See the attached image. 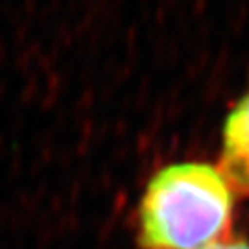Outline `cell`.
I'll return each mask as SVG.
<instances>
[{
    "label": "cell",
    "mask_w": 249,
    "mask_h": 249,
    "mask_svg": "<svg viewBox=\"0 0 249 249\" xmlns=\"http://www.w3.org/2000/svg\"><path fill=\"white\" fill-rule=\"evenodd\" d=\"M232 209L234 192L216 164H166L144 188L139 244L144 249H205L229 238Z\"/></svg>",
    "instance_id": "cell-1"
},
{
    "label": "cell",
    "mask_w": 249,
    "mask_h": 249,
    "mask_svg": "<svg viewBox=\"0 0 249 249\" xmlns=\"http://www.w3.org/2000/svg\"><path fill=\"white\" fill-rule=\"evenodd\" d=\"M218 168L234 194L249 196V92L225 116Z\"/></svg>",
    "instance_id": "cell-2"
},
{
    "label": "cell",
    "mask_w": 249,
    "mask_h": 249,
    "mask_svg": "<svg viewBox=\"0 0 249 249\" xmlns=\"http://www.w3.org/2000/svg\"><path fill=\"white\" fill-rule=\"evenodd\" d=\"M205 249H249V242L244 238H223Z\"/></svg>",
    "instance_id": "cell-3"
}]
</instances>
